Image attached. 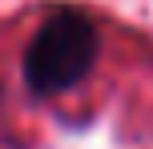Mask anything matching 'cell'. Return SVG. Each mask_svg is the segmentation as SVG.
<instances>
[{
    "mask_svg": "<svg viewBox=\"0 0 153 149\" xmlns=\"http://www.w3.org/2000/svg\"><path fill=\"white\" fill-rule=\"evenodd\" d=\"M97 53V28L76 8H56L45 24L36 28L24 56V81L32 93H61L76 85Z\"/></svg>",
    "mask_w": 153,
    "mask_h": 149,
    "instance_id": "obj_1",
    "label": "cell"
}]
</instances>
